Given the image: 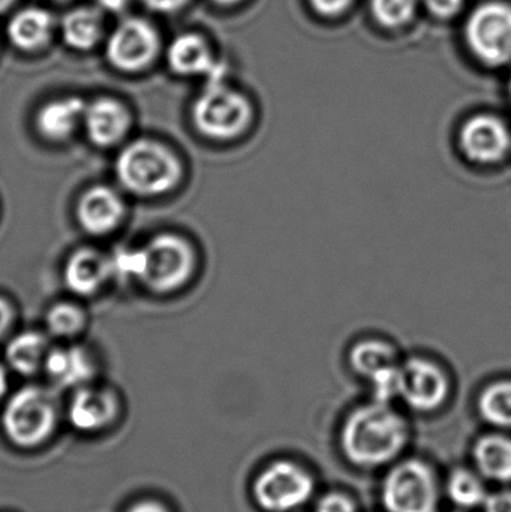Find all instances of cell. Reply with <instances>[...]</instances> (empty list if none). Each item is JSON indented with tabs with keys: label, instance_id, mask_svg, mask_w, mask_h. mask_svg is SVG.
<instances>
[{
	"label": "cell",
	"instance_id": "1",
	"mask_svg": "<svg viewBox=\"0 0 511 512\" xmlns=\"http://www.w3.org/2000/svg\"><path fill=\"white\" fill-rule=\"evenodd\" d=\"M407 424L389 403L374 400L348 417L342 445L351 462L374 468L395 459L407 442Z\"/></svg>",
	"mask_w": 511,
	"mask_h": 512
},
{
	"label": "cell",
	"instance_id": "2",
	"mask_svg": "<svg viewBox=\"0 0 511 512\" xmlns=\"http://www.w3.org/2000/svg\"><path fill=\"white\" fill-rule=\"evenodd\" d=\"M120 183L135 195H161L179 183L182 167L167 147L150 140H137L120 152L116 162Z\"/></svg>",
	"mask_w": 511,
	"mask_h": 512
},
{
	"label": "cell",
	"instance_id": "3",
	"mask_svg": "<svg viewBox=\"0 0 511 512\" xmlns=\"http://www.w3.org/2000/svg\"><path fill=\"white\" fill-rule=\"evenodd\" d=\"M254 120L251 101L219 80L207 81L206 89L195 99L192 122L204 137L233 141L246 134Z\"/></svg>",
	"mask_w": 511,
	"mask_h": 512
},
{
	"label": "cell",
	"instance_id": "4",
	"mask_svg": "<svg viewBox=\"0 0 511 512\" xmlns=\"http://www.w3.org/2000/svg\"><path fill=\"white\" fill-rule=\"evenodd\" d=\"M56 420V405L50 394L27 387L17 391L6 403L2 427L12 444L33 448L47 441L56 427Z\"/></svg>",
	"mask_w": 511,
	"mask_h": 512
},
{
	"label": "cell",
	"instance_id": "5",
	"mask_svg": "<svg viewBox=\"0 0 511 512\" xmlns=\"http://www.w3.org/2000/svg\"><path fill=\"white\" fill-rule=\"evenodd\" d=\"M191 245L174 234H159L141 249L138 279L155 292H170L188 282L194 270Z\"/></svg>",
	"mask_w": 511,
	"mask_h": 512
},
{
	"label": "cell",
	"instance_id": "6",
	"mask_svg": "<svg viewBox=\"0 0 511 512\" xmlns=\"http://www.w3.org/2000/svg\"><path fill=\"white\" fill-rule=\"evenodd\" d=\"M471 51L489 66L511 62V5L486 2L477 6L465 27Z\"/></svg>",
	"mask_w": 511,
	"mask_h": 512
},
{
	"label": "cell",
	"instance_id": "7",
	"mask_svg": "<svg viewBox=\"0 0 511 512\" xmlns=\"http://www.w3.org/2000/svg\"><path fill=\"white\" fill-rule=\"evenodd\" d=\"M401 361L398 348L383 337H363L348 352L351 369L368 379L374 399L384 402L395 399L398 393Z\"/></svg>",
	"mask_w": 511,
	"mask_h": 512
},
{
	"label": "cell",
	"instance_id": "8",
	"mask_svg": "<svg viewBox=\"0 0 511 512\" xmlns=\"http://www.w3.org/2000/svg\"><path fill=\"white\" fill-rule=\"evenodd\" d=\"M383 501L389 512H434L437 507L434 474L417 460L401 463L384 481Z\"/></svg>",
	"mask_w": 511,
	"mask_h": 512
},
{
	"label": "cell",
	"instance_id": "9",
	"mask_svg": "<svg viewBox=\"0 0 511 512\" xmlns=\"http://www.w3.org/2000/svg\"><path fill=\"white\" fill-rule=\"evenodd\" d=\"M447 394L449 378L440 363L423 355L401 361L398 397L414 411H435L443 405Z\"/></svg>",
	"mask_w": 511,
	"mask_h": 512
},
{
	"label": "cell",
	"instance_id": "10",
	"mask_svg": "<svg viewBox=\"0 0 511 512\" xmlns=\"http://www.w3.org/2000/svg\"><path fill=\"white\" fill-rule=\"evenodd\" d=\"M459 152L474 165L498 164L511 150V132L507 123L492 114L468 117L456 134Z\"/></svg>",
	"mask_w": 511,
	"mask_h": 512
},
{
	"label": "cell",
	"instance_id": "11",
	"mask_svg": "<svg viewBox=\"0 0 511 512\" xmlns=\"http://www.w3.org/2000/svg\"><path fill=\"white\" fill-rule=\"evenodd\" d=\"M314 483L299 466L278 462L267 468L255 481V499L270 512L296 510L311 496Z\"/></svg>",
	"mask_w": 511,
	"mask_h": 512
},
{
	"label": "cell",
	"instance_id": "12",
	"mask_svg": "<svg viewBox=\"0 0 511 512\" xmlns=\"http://www.w3.org/2000/svg\"><path fill=\"white\" fill-rule=\"evenodd\" d=\"M159 36L152 24L141 18L122 21L107 42V59L123 72H140L158 56Z\"/></svg>",
	"mask_w": 511,
	"mask_h": 512
},
{
	"label": "cell",
	"instance_id": "13",
	"mask_svg": "<svg viewBox=\"0 0 511 512\" xmlns=\"http://www.w3.org/2000/svg\"><path fill=\"white\" fill-rule=\"evenodd\" d=\"M123 203L119 195L107 186H93L81 195L77 219L81 228L92 236H104L119 225Z\"/></svg>",
	"mask_w": 511,
	"mask_h": 512
},
{
	"label": "cell",
	"instance_id": "14",
	"mask_svg": "<svg viewBox=\"0 0 511 512\" xmlns=\"http://www.w3.org/2000/svg\"><path fill=\"white\" fill-rule=\"evenodd\" d=\"M83 122L93 144L110 147L125 137L131 126V116L116 99L99 98L86 105Z\"/></svg>",
	"mask_w": 511,
	"mask_h": 512
},
{
	"label": "cell",
	"instance_id": "15",
	"mask_svg": "<svg viewBox=\"0 0 511 512\" xmlns=\"http://www.w3.org/2000/svg\"><path fill=\"white\" fill-rule=\"evenodd\" d=\"M168 65L179 75H206L207 80L224 77V68L213 59L212 51L201 36L180 35L168 47Z\"/></svg>",
	"mask_w": 511,
	"mask_h": 512
},
{
	"label": "cell",
	"instance_id": "16",
	"mask_svg": "<svg viewBox=\"0 0 511 512\" xmlns=\"http://www.w3.org/2000/svg\"><path fill=\"white\" fill-rule=\"evenodd\" d=\"M116 400L107 391L81 387L69 403L68 418L74 429L98 432L116 417Z\"/></svg>",
	"mask_w": 511,
	"mask_h": 512
},
{
	"label": "cell",
	"instance_id": "17",
	"mask_svg": "<svg viewBox=\"0 0 511 512\" xmlns=\"http://www.w3.org/2000/svg\"><path fill=\"white\" fill-rule=\"evenodd\" d=\"M111 274L110 258L93 249H80L69 256L63 276L69 291L92 295Z\"/></svg>",
	"mask_w": 511,
	"mask_h": 512
},
{
	"label": "cell",
	"instance_id": "18",
	"mask_svg": "<svg viewBox=\"0 0 511 512\" xmlns=\"http://www.w3.org/2000/svg\"><path fill=\"white\" fill-rule=\"evenodd\" d=\"M84 111L86 104L77 96L54 99L36 114V128L47 140H66L71 137L78 123L83 122Z\"/></svg>",
	"mask_w": 511,
	"mask_h": 512
},
{
	"label": "cell",
	"instance_id": "19",
	"mask_svg": "<svg viewBox=\"0 0 511 512\" xmlns=\"http://www.w3.org/2000/svg\"><path fill=\"white\" fill-rule=\"evenodd\" d=\"M44 366L48 376L62 388L83 387L95 373L92 361L77 346L51 349L45 355Z\"/></svg>",
	"mask_w": 511,
	"mask_h": 512
},
{
	"label": "cell",
	"instance_id": "20",
	"mask_svg": "<svg viewBox=\"0 0 511 512\" xmlns=\"http://www.w3.org/2000/svg\"><path fill=\"white\" fill-rule=\"evenodd\" d=\"M53 27L50 12L42 8H26L9 20V41L20 50H39L50 41Z\"/></svg>",
	"mask_w": 511,
	"mask_h": 512
},
{
	"label": "cell",
	"instance_id": "21",
	"mask_svg": "<svg viewBox=\"0 0 511 512\" xmlns=\"http://www.w3.org/2000/svg\"><path fill=\"white\" fill-rule=\"evenodd\" d=\"M62 36L74 50H90L102 36V17L95 8H75L62 18Z\"/></svg>",
	"mask_w": 511,
	"mask_h": 512
},
{
	"label": "cell",
	"instance_id": "22",
	"mask_svg": "<svg viewBox=\"0 0 511 512\" xmlns=\"http://www.w3.org/2000/svg\"><path fill=\"white\" fill-rule=\"evenodd\" d=\"M474 457L480 472L489 480L510 483L511 439L504 436H486L477 442Z\"/></svg>",
	"mask_w": 511,
	"mask_h": 512
},
{
	"label": "cell",
	"instance_id": "23",
	"mask_svg": "<svg viewBox=\"0 0 511 512\" xmlns=\"http://www.w3.org/2000/svg\"><path fill=\"white\" fill-rule=\"evenodd\" d=\"M47 355V342L44 336L33 331L20 334L9 342L6 360L9 366L20 375H33L41 367Z\"/></svg>",
	"mask_w": 511,
	"mask_h": 512
},
{
	"label": "cell",
	"instance_id": "24",
	"mask_svg": "<svg viewBox=\"0 0 511 512\" xmlns=\"http://www.w3.org/2000/svg\"><path fill=\"white\" fill-rule=\"evenodd\" d=\"M479 411L489 424L511 429V381L488 385L480 394Z\"/></svg>",
	"mask_w": 511,
	"mask_h": 512
},
{
	"label": "cell",
	"instance_id": "25",
	"mask_svg": "<svg viewBox=\"0 0 511 512\" xmlns=\"http://www.w3.org/2000/svg\"><path fill=\"white\" fill-rule=\"evenodd\" d=\"M485 489L476 475L468 471L453 472L449 480V496L462 508H474L485 501Z\"/></svg>",
	"mask_w": 511,
	"mask_h": 512
},
{
	"label": "cell",
	"instance_id": "26",
	"mask_svg": "<svg viewBox=\"0 0 511 512\" xmlns=\"http://www.w3.org/2000/svg\"><path fill=\"white\" fill-rule=\"evenodd\" d=\"M419 0H372V14L386 27H399L413 20Z\"/></svg>",
	"mask_w": 511,
	"mask_h": 512
},
{
	"label": "cell",
	"instance_id": "27",
	"mask_svg": "<svg viewBox=\"0 0 511 512\" xmlns=\"http://www.w3.org/2000/svg\"><path fill=\"white\" fill-rule=\"evenodd\" d=\"M84 316L78 307L69 303H59L47 313V327L57 337L74 336L83 328Z\"/></svg>",
	"mask_w": 511,
	"mask_h": 512
},
{
	"label": "cell",
	"instance_id": "28",
	"mask_svg": "<svg viewBox=\"0 0 511 512\" xmlns=\"http://www.w3.org/2000/svg\"><path fill=\"white\" fill-rule=\"evenodd\" d=\"M423 2H425L426 8L437 17L450 18L459 14L465 0H423Z\"/></svg>",
	"mask_w": 511,
	"mask_h": 512
},
{
	"label": "cell",
	"instance_id": "29",
	"mask_svg": "<svg viewBox=\"0 0 511 512\" xmlns=\"http://www.w3.org/2000/svg\"><path fill=\"white\" fill-rule=\"evenodd\" d=\"M317 512H354V507L350 499L332 493L321 499Z\"/></svg>",
	"mask_w": 511,
	"mask_h": 512
},
{
	"label": "cell",
	"instance_id": "30",
	"mask_svg": "<svg viewBox=\"0 0 511 512\" xmlns=\"http://www.w3.org/2000/svg\"><path fill=\"white\" fill-rule=\"evenodd\" d=\"M351 2L353 0H311V5L314 6L318 14L335 17V15L342 14L351 5Z\"/></svg>",
	"mask_w": 511,
	"mask_h": 512
},
{
	"label": "cell",
	"instance_id": "31",
	"mask_svg": "<svg viewBox=\"0 0 511 512\" xmlns=\"http://www.w3.org/2000/svg\"><path fill=\"white\" fill-rule=\"evenodd\" d=\"M141 3L152 11L170 14V12L182 9L188 3V0H141Z\"/></svg>",
	"mask_w": 511,
	"mask_h": 512
},
{
	"label": "cell",
	"instance_id": "32",
	"mask_svg": "<svg viewBox=\"0 0 511 512\" xmlns=\"http://www.w3.org/2000/svg\"><path fill=\"white\" fill-rule=\"evenodd\" d=\"M486 512H511V493H498L486 501Z\"/></svg>",
	"mask_w": 511,
	"mask_h": 512
},
{
	"label": "cell",
	"instance_id": "33",
	"mask_svg": "<svg viewBox=\"0 0 511 512\" xmlns=\"http://www.w3.org/2000/svg\"><path fill=\"white\" fill-rule=\"evenodd\" d=\"M12 310L9 304L5 300L0 298V337L5 334L8 330L9 324H11Z\"/></svg>",
	"mask_w": 511,
	"mask_h": 512
},
{
	"label": "cell",
	"instance_id": "34",
	"mask_svg": "<svg viewBox=\"0 0 511 512\" xmlns=\"http://www.w3.org/2000/svg\"><path fill=\"white\" fill-rule=\"evenodd\" d=\"M95 2L98 3L104 11L117 14V12H122L123 9L128 6L129 0H95Z\"/></svg>",
	"mask_w": 511,
	"mask_h": 512
},
{
	"label": "cell",
	"instance_id": "35",
	"mask_svg": "<svg viewBox=\"0 0 511 512\" xmlns=\"http://www.w3.org/2000/svg\"><path fill=\"white\" fill-rule=\"evenodd\" d=\"M126 512H168L161 504L152 501L138 502Z\"/></svg>",
	"mask_w": 511,
	"mask_h": 512
},
{
	"label": "cell",
	"instance_id": "36",
	"mask_svg": "<svg viewBox=\"0 0 511 512\" xmlns=\"http://www.w3.org/2000/svg\"><path fill=\"white\" fill-rule=\"evenodd\" d=\"M6 388H8V379H6L5 369L0 366V399L5 396Z\"/></svg>",
	"mask_w": 511,
	"mask_h": 512
},
{
	"label": "cell",
	"instance_id": "37",
	"mask_svg": "<svg viewBox=\"0 0 511 512\" xmlns=\"http://www.w3.org/2000/svg\"><path fill=\"white\" fill-rule=\"evenodd\" d=\"M15 0H0V14L2 12H5L6 9L11 8L12 5H14Z\"/></svg>",
	"mask_w": 511,
	"mask_h": 512
},
{
	"label": "cell",
	"instance_id": "38",
	"mask_svg": "<svg viewBox=\"0 0 511 512\" xmlns=\"http://www.w3.org/2000/svg\"><path fill=\"white\" fill-rule=\"evenodd\" d=\"M213 2L219 3V5H234V3L240 2V0H213Z\"/></svg>",
	"mask_w": 511,
	"mask_h": 512
},
{
	"label": "cell",
	"instance_id": "39",
	"mask_svg": "<svg viewBox=\"0 0 511 512\" xmlns=\"http://www.w3.org/2000/svg\"><path fill=\"white\" fill-rule=\"evenodd\" d=\"M59 2H68V0H59Z\"/></svg>",
	"mask_w": 511,
	"mask_h": 512
},
{
	"label": "cell",
	"instance_id": "40",
	"mask_svg": "<svg viewBox=\"0 0 511 512\" xmlns=\"http://www.w3.org/2000/svg\"><path fill=\"white\" fill-rule=\"evenodd\" d=\"M510 93H511V81H510Z\"/></svg>",
	"mask_w": 511,
	"mask_h": 512
}]
</instances>
